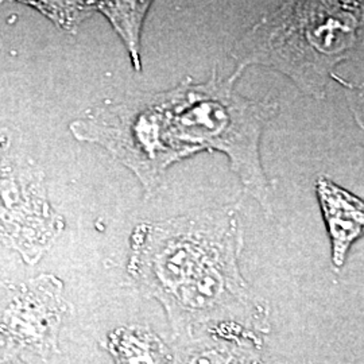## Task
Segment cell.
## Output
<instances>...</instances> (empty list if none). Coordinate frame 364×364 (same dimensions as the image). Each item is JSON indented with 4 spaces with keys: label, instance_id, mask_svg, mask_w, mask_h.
Instances as JSON below:
<instances>
[{
    "label": "cell",
    "instance_id": "obj_7",
    "mask_svg": "<svg viewBox=\"0 0 364 364\" xmlns=\"http://www.w3.org/2000/svg\"><path fill=\"white\" fill-rule=\"evenodd\" d=\"M262 332L237 323H221L189 333L173 364H258Z\"/></svg>",
    "mask_w": 364,
    "mask_h": 364
},
{
    "label": "cell",
    "instance_id": "obj_10",
    "mask_svg": "<svg viewBox=\"0 0 364 364\" xmlns=\"http://www.w3.org/2000/svg\"><path fill=\"white\" fill-rule=\"evenodd\" d=\"M151 1H93L95 13L102 14L123 41L132 68L142 70L141 37Z\"/></svg>",
    "mask_w": 364,
    "mask_h": 364
},
{
    "label": "cell",
    "instance_id": "obj_9",
    "mask_svg": "<svg viewBox=\"0 0 364 364\" xmlns=\"http://www.w3.org/2000/svg\"><path fill=\"white\" fill-rule=\"evenodd\" d=\"M108 351L117 364H173L168 346L144 326H123L109 333Z\"/></svg>",
    "mask_w": 364,
    "mask_h": 364
},
{
    "label": "cell",
    "instance_id": "obj_15",
    "mask_svg": "<svg viewBox=\"0 0 364 364\" xmlns=\"http://www.w3.org/2000/svg\"><path fill=\"white\" fill-rule=\"evenodd\" d=\"M258 364H262V363H260V362H259V363H258Z\"/></svg>",
    "mask_w": 364,
    "mask_h": 364
},
{
    "label": "cell",
    "instance_id": "obj_12",
    "mask_svg": "<svg viewBox=\"0 0 364 364\" xmlns=\"http://www.w3.org/2000/svg\"><path fill=\"white\" fill-rule=\"evenodd\" d=\"M333 81L338 82L343 88L352 117L356 126L364 132V81L355 82L350 80H344L340 75H338Z\"/></svg>",
    "mask_w": 364,
    "mask_h": 364
},
{
    "label": "cell",
    "instance_id": "obj_3",
    "mask_svg": "<svg viewBox=\"0 0 364 364\" xmlns=\"http://www.w3.org/2000/svg\"><path fill=\"white\" fill-rule=\"evenodd\" d=\"M243 240L237 205H221L168 220L139 223L131 234L129 273L166 306L231 246Z\"/></svg>",
    "mask_w": 364,
    "mask_h": 364
},
{
    "label": "cell",
    "instance_id": "obj_4",
    "mask_svg": "<svg viewBox=\"0 0 364 364\" xmlns=\"http://www.w3.org/2000/svg\"><path fill=\"white\" fill-rule=\"evenodd\" d=\"M69 130L80 142L96 144L130 169L147 196L156 195L174 165L164 142L156 93H135L93 105Z\"/></svg>",
    "mask_w": 364,
    "mask_h": 364
},
{
    "label": "cell",
    "instance_id": "obj_8",
    "mask_svg": "<svg viewBox=\"0 0 364 364\" xmlns=\"http://www.w3.org/2000/svg\"><path fill=\"white\" fill-rule=\"evenodd\" d=\"M314 192L331 240V259L341 269L352 245L364 236V200L324 174L316 178Z\"/></svg>",
    "mask_w": 364,
    "mask_h": 364
},
{
    "label": "cell",
    "instance_id": "obj_11",
    "mask_svg": "<svg viewBox=\"0 0 364 364\" xmlns=\"http://www.w3.org/2000/svg\"><path fill=\"white\" fill-rule=\"evenodd\" d=\"M36 9L50 19L58 28L66 33L76 34L92 14H95L93 1H22Z\"/></svg>",
    "mask_w": 364,
    "mask_h": 364
},
{
    "label": "cell",
    "instance_id": "obj_1",
    "mask_svg": "<svg viewBox=\"0 0 364 364\" xmlns=\"http://www.w3.org/2000/svg\"><path fill=\"white\" fill-rule=\"evenodd\" d=\"M236 82L232 75L221 77L215 66L203 82L188 77L156 92L164 141L174 164L203 151L224 154L245 192L270 216L274 186L262 164L260 144L279 114V103L273 97H246Z\"/></svg>",
    "mask_w": 364,
    "mask_h": 364
},
{
    "label": "cell",
    "instance_id": "obj_5",
    "mask_svg": "<svg viewBox=\"0 0 364 364\" xmlns=\"http://www.w3.org/2000/svg\"><path fill=\"white\" fill-rule=\"evenodd\" d=\"M65 227L53 208L45 174L28 161L0 164V243L28 264L37 263Z\"/></svg>",
    "mask_w": 364,
    "mask_h": 364
},
{
    "label": "cell",
    "instance_id": "obj_14",
    "mask_svg": "<svg viewBox=\"0 0 364 364\" xmlns=\"http://www.w3.org/2000/svg\"><path fill=\"white\" fill-rule=\"evenodd\" d=\"M9 142H10V138L7 135V131L0 130V164L6 156V151L9 149Z\"/></svg>",
    "mask_w": 364,
    "mask_h": 364
},
{
    "label": "cell",
    "instance_id": "obj_13",
    "mask_svg": "<svg viewBox=\"0 0 364 364\" xmlns=\"http://www.w3.org/2000/svg\"><path fill=\"white\" fill-rule=\"evenodd\" d=\"M0 364H26L16 353L0 351Z\"/></svg>",
    "mask_w": 364,
    "mask_h": 364
},
{
    "label": "cell",
    "instance_id": "obj_6",
    "mask_svg": "<svg viewBox=\"0 0 364 364\" xmlns=\"http://www.w3.org/2000/svg\"><path fill=\"white\" fill-rule=\"evenodd\" d=\"M63 290V282L49 274L10 287L0 302V351L46 355L55 350L68 312Z\"/></svg>",
    "mask_w": 364,
    "mask_h": 364
},
{
    "label": "cell",
    "instance_id": "obj_2",
    "mask_svg": "<svg viewBox=\"0 0 364 364\" xmlns=\"http://www.w3.org/2000/svg\"><path fill=\"white\" fill-rule=\"evenodd\" d=\"M364 50V0L278 1L232 45L234 77L263 66L323 100L338 68Z\"/></svg>",
    "mask_w": 364,
    "mask_h": 364
}]
</instances>
